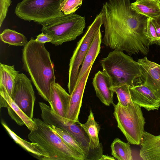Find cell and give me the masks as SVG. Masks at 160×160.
<instances>
[{
    "mask_svg": "<svg viewBox=\"0 0 160 160\" xmlns=\"http://www.w3.org/2000/svg\"><path fill=\"white\" fill-rule=\"evenodd\" d=\"M83 0H63L61 11L65 15L73 13L82 5Z\"/></svg>",
    "mask_w": 160,
    "mask_h": 160,
    "instance_id": "4316f807",
    "label": "cell"
},
{
    "mask_svg": "<svg viewBox=\"0 0 160 160\" xmlns=\"http://www.w3.org/2000/svg\"><path fill=\"white\" fill-rule=\"evenodd\" d=\"M11 0H0V27L6 16L9 7L11 3Z\"/></svg>",
    "mask_w": 160,
    "mask_h": 160,
    "instance_id": "f1b7e54d",
    "label": "cell"
},
{
    "mask_svg": "<svg viewBox=\"0 0 160 160\" xmlns=\"http://www.w3.org/2000/svg\"><path fill=\"white\" fill-rule=\"evenodd\" d=\"M129 91L134 103L148 111L158 110L160 99L143 83L130 86Z\"/></svg>",
    "mask_w": 160,
    "mask_h": 160,
    "instance_id": "7c38bea8",
    "label": "cell"
},
{
    "mask_svg": "<svg viewBox=\"0 0 160 160\" xmlns=\"http://www.w3.org/2000/svg\"><path fill=\"white\" fill-rule=\"evenodd\" d=\"M130 86L128 85L125 84L110 88V89L116 94L118 102L122 106H127L133 102L129 91Z\"/></svg>",
    "mask_w": 160,
    "mask_h": 160,
    "instance_id": "484cf974",
    "label": "cell"
},
{
    "mask_svg": "<svg viewBox=\"0 0 160 160\" xmlns=\"http://www.w3.org/2000/svg\"><path fill=\"white\" fill-rule=\"evenodd\" d=\"M130 5V0H108L103 4L100 12L105 30L102 42L130 55H147L150 46L146 35L148 18Z\"/></svg>",
    "mask_w": 160,
    "mask_h": 160,
    "instance_id": "6da1fadb",
    "label": "cell"
},
{
    "mask_svg": "<svg viewBox=\"0 0 160 160\" xmlns=\"http://www.w3.org/2000/svg\"><path fill=\"white\" fill-rule=\"evenodd\" d=\"M156 0V1H159V0Z\"/></svg>",
    "mask_w": 160,
    "mask_h": 160,
    "instance_id": "e575fe53",
    "label": "cell"
},
{
    "mask_svg": "<svg viewBox=\"0 0 160 160\" xmlns=\"http://www.w3.org/2000/svg\"><path fill=\"white\" fill-rule=\"evenodd\" d=\"M92 65L88 68L70 94L71 97L66 118L72 124L80 123L78 118L83 96Z\"/></svg>",
    "mask_w": 160,
    "mask_h": 160,
    "instance_id": "8fae6325",
    "label": "cell"
},
{
    "mask_svg": "<svg viewBox=\"0 0 160 160\" xmlns=\"http://www.w3.org/2000/svg\"><path fill=\"white\" fill-rule=\"evenodd\" d=\"M1 123L8 134L15 142L23 148L38 157H42V160H46L48 156L44 150L38 143L29 142L22 139L12 131L3 121Z\"/></svg>",
    "mask_w": 160,
    "mask_h": 160,
    "instance_id": "7402d4cb",
    "label": "cell"
},
{
    "mask_svg": "<svg viewBox=\"0 0 160 160\" xmlns=\"http://www.w3.org/2000/svg\"><path fill=\"white\" fill-rule=\"evenodd\" d=\"M35 40L39 42L45 43L47 42H51L52 38L49 35L42 32L37 36Z\"/></svg>",
    "mask_w": 160,
    "mask_h": 160,
    "instance_id": "4dcf8cb0",
    "label": "cell"
},
{
    "mask_svg": "<svg viewBox=\"0 0 160 160\" xmlns=\"http://www.w3.org/2000/svg\"><path fill=\"white\" fill-rule=\"evenodd\" d=\"M50 126L53 130L68 144L75 150L84 155L86 158L85 153L82 148L70 133L65 130L54 126Z\"/></svg>",
    "mask_w": 160,
    "mask_h": 160,
    "instance_id": "d4e9b609",
    "label": "cell"
},
{
    "mask_svg": "<svg viewBox=\"0 0 160 160\" xmlns=\"http://www.w3.org/2000/svg\"><path fill=\"white\" fill-rule=\"evenodd\" d=\"M100 62L102 71L110 80L111 87L143 83L142 70L138 63L123 51L114 50Z\"/></svg>",
    "mask_w": 160,
    "mask_h": 160,
    "instance_id": "3957f363",
    "label": "cell"
},
{
    "mask_svg": "<svg viewBox=\"0 0 160 160\" xmlns=\"http://www.w3.org/2000/svg\"><path fill=\"white\" fill-rule=\"evenodd\" d=\"M146 35L150 45L158 43V37L156 28L150 18H148L147 23Z\"/></svg>",
    "mask_w": 160,
    "mask_h": 160,
    "instance_id": "83f0119b",
    "label": "cell"
},
{
    "mask_svg": "<svg viewBox=\"0 0 160 160\" xmlns=\"http://www.w3.org/2000/svg\"><path fill=\"white\" fill-rule=\"evenodd\" d=\"M63 0H22L15 13L20 18L42 25L65 14L61 11Z\"/></svg>",
    "mask_w": 160,
    "mask_h": 160,
    "instance_id": "52a82bcc",
    "label": "cell"
},
{
    "mask_svg": "<svg viewBox=\"0 0 160 160\" xmlns=\"http://www.w3.org/2000/svg\"><path fill=\"white\" fill-rule=\"evenodd\" d=\"M92 84L97 96L103 104L107 106L115 104L113 102L114 91L110 89V80L103 71H99L93 78Z\"/></svg>",
    "mask_w": 160,
    "mask_h": 160,
    "instance_id": "9a60e30c",
    "label": "cell"
},
{
    "mask_svg": "<svg viewBox=\"0 0 160 160\" xmlns=\"http://www.w3.org/2000/svg\"><path fill=\"white\" fill-rule=\"evenodd\" d=\"M41 116L43 121L48 124L62 128L70 133L82 148L85 153L86 160L90 150V140L79 124L69 122L67 118L55 113L50 107L45 108Z\"/></svg>",
    "mask_w": 160,
    "mask_h": 160,
    "instance_id": "9c48e42d",
    "label": "cell"
},
{
    "mask_svg": "<svg viewBox=\"0 0 160 160\" xmlns=\"http://www.w3.org/2000/svg\"><path fill=\"white\" fill-rule=\"evenodd\" d=\"M42 32L50 36L56 46L75 40L85 27V18L74 13L57 17L42 25Z\"/></svg>",
    "mask_w": 160,
    "mask_h": 160,
    "instance_id": "8992f818",
    "label": "cell"
},
{
    "mask_svg": "<svg viewBox=\"0 0 160 160\" xmlns=\"http://www.w3.org/2000/svg\"><path fill=\"white\" fill-rule=\"evenodd\" d=\"M113 106L118 127L130 143L139 145L146 123L141 107L133 102L127 106L118 102Z\"/></svg>",
    "mask_w": 160,
    "mask_h": 160,
    "instance_id": "5b68a950",
    "label": "cell"
},
{
    "mask_svg": "<svg viewBox=\"0 0 160 160\" xmlns=\"http://www.w3.org/2000/svg\"><path fill=\"white\" fill-rule=\"evenodd\" d=\"M102 24V14L100 12L96 16L92 23L88 26L85 33L77 43L69 64L68 88L70 94L76 86L79 67L82 63L95 35L101 29Z\"/></svg>",
    "mask_w": 160,
    "mask_h": 160,
    "instance_id": "ba28073f",
    "label": "cell"
},
{
    "mask_svg": "<svg viewBox=\"0 0 160 160\" xmlns=\"http://www.w3.org/2000/svg\"><path fill=\"white\" fill-rule=\"evenodd\" d=\"M0 96V108L2 107L7 108L8 104L5 99L1 95Z\"/></svg>",
    "mask_w": 160,
    "mask_h": 160,
    "instance_id": "1f68e13d",
    "label": "cell"
},
{
    "mask_svg": "<svg viewBox=\"0 0 160 160\" xmlns=\"http://www.w3.org/2000/svg\"><path fill=\"white\" fill-rule=\"evenodd\" d=\"M70 97L58 83L54 82L51 85L48 102L55 113L66 118Z\"/></svg>",
    "mask_w": 160,
    "mask_h": 160,
    "instance_id": "5bb4252c",
    "label": "cell"
},
{
    "mask_svg": "<svg viewBox=\"0 0 160 160\" xmlns=\"http://www.w3.org/2000/svg\"><path fill=\"white\" fill-rule=\"evenodd\" d=\"M79 124L89 139L90 150L86 159V160H89L91 157L102 150V144L100 143L98 137L100 127L95 121L91 109L90 110L86 122L84 124L80 122Z\"/></svg>",
    "mask_w": 160,
    "mask_h": 160,
    "instance_id": "ac0fdd59",
    "label": "cell"
},
{
    "mask_svg": "<svg viewBox=\"0 0 160 160\" xmlns=\"http://www.w3.org/2000/svg\"><path fill=\"white\" fill-rule=\"evenodd\" d=\"M0 38L2 41L10 45L24 47L28 42L23 34L9 29H5Z\"/></svg>",
    "mask_w": 160,
    "mask_h": 160,
    "instance_id": "cb8c5ba5",
    "label": "cell"
},
{
    "mask_svg": "<svg viewBox=\"0 0 160 160\" xmlns=\"http://www.w3.org/2000/svg\"><path fill=\"white\" fill-rule=\"evenodd\" d=\"M32 119L37 128L30 131L28 138L44 150L48 156L46 160H85L84 155L68 144L50 125L38 118Z\"/></svg>",
    "mask_w": 160,
    "mask_h": 160,
    "instance_id": "277c9868",
    "label": "cell"
},
{
    "mask_svg": "<svg viewBox=\"0 0 160 160\" xmlns=\"http://www.w3.org/2000/svg\"><path fill=\"white\" fill-rule=\"evenodd\" d=\"M157 1L158 2V3H159V6L160 7V0Z\"/></svg>",
    "mask_w": 160,
    "mask_h": 160,
    "instance_id": "836d02e7",
    "label": "cell"
},
{
    "mask_svg": "<svg viewBox=\"0 0 160 160\" xmlns=\"http://www.w3.org/2000/svg\"><path fill=\"white\" fill-rule=\"evenodd\" d=\"M116 159L113 157L107 155H102L99 160H115Z\"/></svg>",
    "mask_w": 160,
    "mask_h": 160,
    "instance_id": "d6a6232c",
    "label": "cell"
},
{
    "mask_svg": "<svg viewBox=\"0 0 160 160\" xmlns=\"http://www.w3.org/2000/svg\"><path fill=\"white\" fill-rule=\"evenodd\" d=\"M0 95L7 102L9 115L20 126L25 124L30 131L37 128L36 124L33 119L24 113L9 95L5 88L2 86H0Z\"/></svg>",
    "mask_w": 160,
    "mask_h": 160,
    "instance_id": "2e32d148",
    "label": "cell"
},
{
    "mask_svg": "<svg viewBox=\"0 0 160 160\" xmlns=\"http://www.w3.org/2000/svg\"><path fill=\"white\" fill-rule=\"evenodd\" d=\"M150 19L156 29L158 38L157 45L160 46V16L154 19Z\"/></svg>",
    "mask_w": 160,
    "mask_h": 160,
    "instance_id": "f546056e",
    "label": "cell"
},
{
    "mask_svg": "<svg viewBox=\"0 0 160 160\" xmlns=\"http://www.w3.org/2000/svg\"><path fill=\"white\" fill-rule=\"evenodd\" d=\"M22 60L23 68L30 75L38 94L48 102L51 85L55 82L56 78L54 65L44 43L31 38L24 46Z\"/></svg>",
    "mask_w": 160,
    "mask_h": 160,
    "instance_id": "7a4b0ae2",
    "label": "cell"
},
{
    "mask_svg": "<svg viewBox=\"0 0 160 160\" xmlns=\"http://www.w3.org/2000/svg\"><path fill=\"white\" fill-rule=\"evenodd\" d=\"M18 72L14 65L0 63V86H3L12 99Z\"/></svg>",
    "mask_w": 160,
    "mask_h": 160,
    "instance_id": "ffe728a7",
    "label": "cell"
},
{
    "mask_svg": "<svg viewBox=\"0 0 160 160\" xmlns=\"http://www.w3.org/2000/svg\"><path fill=\"white\" fill-rule=\"evenodd\" d=\"M139 156L143 160H160V135L144 132L140 144Z\"/></svg>",
    "mask_w": 160,
    "mask_h": 160,
    "instance_id": "e0dca14e",
    "label": "cell"
},
{
    "mask_svg": "<svg viewBox=\"0 0 160 160\" xmlns=\"http://www.w3.org/2000/svg\"><path fill=\"white\" fill-rule=\"evenodd\" d=\"M131 8L140 14L154 19L160 16V7L155 0H136L131 3Z\"/></svg>",
    "mask_w": 160,
    "mask_h": 160,
    "instance_id": "44dd1931",
    "label": "cell"
},
{
    "mask_svg": "<svg viewBox=\"0 0 160 160\" xmlns=\"http://www.w3.org/2000/svg\"><path fill=\"white\" fill-rule=\"evenodd\" d=\"M12 99L30 118L33 117L35 96L31 80L23 73H18Z\"/></svg>",
    "mask_w": 160,
    "mask_h": 160,
    "instance_id": "30bf717a",
    "label": "cell"
},
{
    "mask_svg": "<svg viewBox=\"0 0 160 160\" xmlns=\"http://www.w3.org/2000/svg\"><path fill=\"white\" fill-rule=\"evenodd\" d=\"M111 154L118 160H132V151L129 142H125L116 138L111 145Z\"/></svg>",
    "mask_w": 160,
    "mask_h": 160,
    "instance_id": "603a6c76",
    "label": "cell"
},
{
    "mask_svg": "<svg viewBox=\"0 0 160 160\" xmlns=\"http://www.w3.org/2000/svg\"><path fill=\"white\" fill-rule=\"evenodd\" d=\"M102 35L101 29L96 34L85 55L79 71L76 85L82 77L90 66L93 63L99 54L101 48Z\"/></svg>",
    "mask_w": 160,
    "mask_h": 160,
    "instance_id": "d6986e66",
    "label": "cell"
},
{
    "mask_svg": "<svg viewBox=\"0 0 160 160\" xmlns=\"http://www.w3.org/2000/svg\"><path fill=\"white\" fill-rule=\"evenodd\" d=\"M142 70L143 83L160 99V65L146 57L137 60Z\"/></svg>",
    "mask_w": 160,
    "mask_h": 160,
    "instance_id": "4fadbf2b",
    "label": "cell"
}]
</instances>
